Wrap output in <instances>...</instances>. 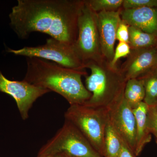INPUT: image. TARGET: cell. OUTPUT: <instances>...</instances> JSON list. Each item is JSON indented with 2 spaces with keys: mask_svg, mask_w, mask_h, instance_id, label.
<instances>
[{
  "mask_svg": "<svg viewBox=\"0 0 157 157\" xmlns=\"http://www.w3.org/2000/svg\"><path fill=\"white\" fill-rule=\"evenodd\" d=\"M128 44L131 49H142L155 47L156 36L145 33L140 29L130 26Z\"/></svg>",
  "mask_w": 157,
  "mask_h": 157,
  "instance_id": "obj_15",
  "label": "cell"
},
{
  "mask_svg": "<svg viewBox=\"0 0 157 157\" xmlns=\"http://www.w3.org/2000/svg\"><path fill=\"white\" fill-rule=\"evenodd\" d=\"M155 47L157 48V36L156 37V43Z\"/></svg>",
  "mask_w": 157,
  "mask_h": 157,
  "instance_id": "obj_27",
  "label": "cell"
},
{
  "mask_svg": "<svg viewBox=\"0 0 157 157\" xmlns=\"http://www.w3.org/2000/svg\"><path fill=\"white\" fill-rule=\"evenodd\" d=\"M63 154L71 157H102L73 124L65 120L56 135L39 151L38 155Z\"/></svg>",
  "mask_w": 157,
  "mask_h": 157,
  "instance_id": "obj_5",
  "label": "cell"
},
{
  "mask_svg": "<svg viewBox=\"0 0 157 157\" xmlns=\"http://www.w3.org/2000/svg\"><path fill=\"white\" fill-rule=\"evenodd\" d=\"M52 157H67L64 154H56L55 155L53 156Z\"/></svg>",
  "mask_w": 157,
  "mask_h": 157,
  "instance_id": "obj_24",
  "label": "cell"
},
{
  "mask_svg": "<svg viewBox=\"0 0 157 157\" xmlns=\"http://www.w3.org/2000/svg\"><path fill=\"white\" fill-rule=\"evenodd\" d=\"M131 48L128 43L119 42L114 51V55L109 62V65L113 67H117V62L120 59L127 56L131 53Z\"/></svg>",
  "mask_w": 157,
  "mask_h": 157,
  "instance_id": "obj_19",
  "label": "cell"
},
{
  "mask_svg": "<svg viewBox=\"0 0 157 157\" xmlns=\"http://www.w3.org/2000/svg\"><path fill=\"white\" fill-rule=\"evenodd\" d=\"M148 126L150 133L157 138V111L154 107H149Z\"/></svg>",
  "mask_w": 157,
  "mask_h": 157,
  "instance_id": "obj_22",
  "label": "cell"
},
{
  "mask_svg": "<svg viewBox=\"0 0 157 157\" xmlns=\"http://www.w3.org/2000/svg\"><path fill=\"white\" fill-rule=\"evenodd\" d=\"M129 26L125 21L121 20L116 33V39L119 42L128 43Z\"/></svg>",
  "mask_w": 157,
  "mask_h": 157,
  "instance_id": "obj_21",
  "label": "cell"
},
{
  "mask_svg": "<svg viewBox=\"0 0 157 157\" xmlns=\"http://www.w3.org/2000/svg\"><path fill=\"white\" fill-rule=\"evenodd\" d=\"M122 20L129 26L157 36V8L142 7L121 9Z\"/></svg>",
  "mask_w": 157,
  "mask_h": 157,
  "instance_id": "obj_12",
  "label": "cell"
},
{
  "mask_svg": "<svg viewBox=\"0 0 157 157\" xmlns=\"http://www.w3.org/2000/svg\"><path fill=\"white\" fill-rule=\"evenodd\" d=\"M142 7L157 8V0H124L122 8L128 9Z\"/></svg>",
  "mask_w": 157,
  "mask_h": 157,
  "instance_id": "obj_20",
  "label": "cell"
},
{
  "mask_svg": "<svg viewBox=\"0 0 157 157\" xmlns=\"http://www.w3.org/2000/svg\"><path fill=\"white\" fill-rule=\"evenodd\" d=\"M66 155V157H71L68 156L66 155Z\"/></svg>",
  "mask_w": 157,
  "mask_h": 157,
  "instance_id": "obj_28",
  "label": "cell"
},
{
  "mask_svg": "<svg viewBox=\"0 0 157 157\" xmlns=\"http://www.w3.org/2000/svg\"><path fill=\"white\" fill-rule=\"evenodd\" d=\"M73 47L84 67L89 62L104 58L98 30V13L92 10L86 0H83L78 14V34Z\"/></svg>",
  "mask_w": 157,
  "mask_h": 157,
  "instance_id": "obj_6",
  "label": "cell"
},
{
  "mask_svg": "<svg viewBox=\"0 0 157 157\" xmlns=\"http://www.w3.org/2000/svg\"><path fill=\"white\" fill-rule=\"evenodd\" d=\"M0 91L12 97L24 120L29 118V109L40 97L50 92L49 90L37 86L24 80L14 81L6 78L0 70Z\"/></svg>",
  "mask_w": 157,
  "mask_h": 157,
  "instance_id": "obj_8",
  "label": "cell"
},
{
  "mask_svg": "<svg viewBox=\"0 0 157 157\" xmlns=\"http://www.w3.org/2000/svg\"><path fill=\"white\" fill-rule=\"evenodd\" d=\"M138 78L142 80L145 89L144 102L149 107L154 106L157 103V67Z\"/></svg>",
  "mask_w": 157,
  "mask_h": 157,
  "instance_id": "obj_17",
  "label": "cell"
},
{
  "mask_svg": "<svg viewBox=\"0 0 157 157\" xmlns=\"http://www.w3.org/2000/svg\"><path fill=\"white\" fill-rule=\"evenodd\" d=\"M26 62L24 81L57 93L70 105L84 104L91 97L82 80V76L88 75L85 70L65 67L36 57L26 58Z\"/></svg>",
  "mask_w": 157,
  "mask_h": 157,
  "instance_id": "obj_2",
  "label": "cell"
},
{
  "mask_svg": "<svg viewBox=\"0 0 157 157\" xmlns=\"http://www.w3.org/2000/svg\"><path fill=\"white\" fill-rule=\"evenodd\" d=\"M66 120L73 124L102 157L105 155L104 136L108 110L84 104L70 105L64 114Z\"/></svg>",
  "mask_w": 157,
  "mask_h": 157,
  "instance_id": "obj_4",
  "label": "cell"
},
{
  "mask_svg": "<svg viewBox=\"0 0 157 157\" xmlns=\"http://www.w3.org/2000/svg\"><path fill=\"white\" fill-rule=\"evenodd\" d=\"M149 106L144 101L133 109L136 121V144L135 155H139L145 144L150 141L151 136L148 126Z\"/></svg>",
  "mask_w": 157,
  "mask_h": 157,
  "instance_id": "obj_13",
  "label": "cell"
},
{
  "mask_svg": "<svg viewBox=\"0 0 157 157\" xmlns=\"http://www.w3.org/2000/svg\"><path fill=\"white\" fill-rule=\"evenodd\" d=\"M121 9L98 13V30L102 55L109 63L114 55L117 31L121 20Z\"/></svg>",
  "mask_w": 157,
  "mask_h": 157,
  "instance_id": "obj_11",
  "label": "cell"
},
{
  "mask_svg": "<svg viewBox=\"0 0 157 157\" xmlns=\"http://www.w3.org/2000/svg\"><path fill=\"white\" fill-rule=\"evenodd\" d=\"M152 107H154L155 109L157 111V103L154 106H152Z\"/></svg>",
  "mask_w": 157,
  "mask_h": 157,
  "instance_id": "obj_26",
  "label": "cell"
},
{
  "mask_svg": "<svg viewBox=\"0 0 157 157\" xmlns=\"http://www.w3.org/2000/svg\"><path fill=\"white\" fill-rule=\"evenodd\" d=\"M145 94V89L141 79L132 78L127 81L124 98L132 109L136 108L144 101Z\"/></svg>",
  "mask_w": 157,
  "mask_h": 157,
  "instance_id": "obj_14",
  "label": "cell"
},
{
  "mask_svg": "<svg viewBox=\"0 0 157 157\" xmlns=\"http://www.w3.org/2000/svg\"><path fill=\"white\" fill-rule=\"evenodd\" d=\"M83 0H17L9 15L10 25L20 39L40 32L73 45Z\"/></svg>",
  "mask_w": 157,
  "mask_h": 157,
  "instance_id": "obj_1",
  "label": "cell"
},
{
  "mask_svg": "<svg viewBox=\"0 0 157 157\" xmlns=\"http://www.w3.org/2000/svg\"><path fill=\"white\" fill-rule=\"evenodd\" d=\"M136 156L131 149L123 142L122 146L117 157H135Z\"/></svg>",
  "mask_w": 157,
  "mask_h": 157,
  "instance_id": "obj_23",
  "label": "cell"
},
{
  "mask_svg": "<svg viewBox=\"0 0 157 157\" xmlns=\"http://www.w3.org/2000/svg\"><path fill=\"white\" fill-rule=\"evenodd\" d=\"M90 8L95 12L116 11L121 9L124 0H86Z\"/></svg>",
  "mask_w": 157,
  "mask_h": 157,
  "instance_id": "obj_18",
  "label": "cell"
},
{
  "mask_svg": "<svg viewBox=\"0 0 157 157\" xmlns=\"http://www.w3.org/2000/svg\"><path fill=\"white\" fill-rule=\"evenodd\" d=\"M85 67L90 70L85 77L86 87L92 95L83 104L108 110L123 99L127 81L119 68L111 67L104 58L89 62Z\"/></svg>",
  "mask_w": 157,
  "mask_h": 157,
  "instance_id": "obj_3",
  "label": "cell"
},
{
  "mask_svg": "<svg viewBox=\"0 0 157 157\" xmlns=\"http://www.w3.org/2000/svg\"><path fill=\"white\" fill-rule=\"evenodd\" d=\"M123 142L108 117L104 136V157H117Z\"/></svg>",
  "mask_w": 157,
  "mask_h": 157,
  "instance_id": "obj_16",
  "label": "cell"
},
{
  "mask_svg": "<svg viewBox=\"0 0 157 157\" xmlns=\"http://www.w3.org/2000/svg\"><path fill=\"white\" fill-rule=\"evenodd\" d=\"M37 157H52V156H51L38 155Z\"/></svg>",
  "mask_w": 157,
  "mask_h": 157,
  "instance_id": "obj_25",
  "label": "cell"
},
{
  "mask_svg": "<svg viewBox=\"0 0 157 157\" xmlns=\"http://www.w3.org/2000/svg\"><path fill=\"white\" fill-rule=\"evenodd\" d=\"M108 113L113 126L124 143L135 154L136 121L133 109L124 98L119 103L108 110Z\"/></svg>",
  "mask_w": 157,
  "mask_h": 157,
  "instance_id": "obj_9",
  "label": "cell"
},
{
  "mask_svg": "<svg viewBox=\"0 0 157 157\" xmlns=\"http://www.w3.org/2000/svg\"><path fill=\"white\" fill-rule=\"evenodd\" d=\"M7 52L26 58L36 57L47 60L70 69H86L76 55L73 45H68L52 38L46 39L45 43L42 45L25 46L17 50L8 48Z\"/></svg>",
  "mask_w": 157,
  "mask_h": 157,
  "instance_id": "obj_7",
  "label": "cell"
},
{
  "mask_svg": "<svg viewBox=\"0 0 157 157\" xmlns=\"http://www.w3.org/2000/svg\"><path fill=\"white\" fill-rule=\"evenodd\" d=\"M157 67V48L155 47L131 49V53L119 68L127 81L140 78Z\"/></svg>",
  "mask_w": 157,
  "mask_h": 157,
  "instance_id": "obj_10",
  "label": "cell"
},
{
  "mask_svg": "<svg viewBox=\"0 0 157 157\" xmlns=\"http://www.w3.org/2000/svg\"></svg>",
  "mask_w": 157,
  "mask_h": 157,
  "instance_id": "obj_29",
  "label": "cell"
}]
</instances>
